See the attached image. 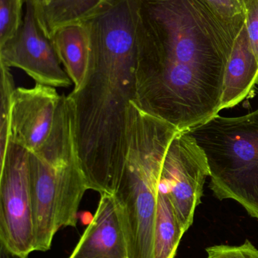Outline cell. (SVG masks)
Listing matches in <instances>:
<instances>
[{"label": "cell", "instance_id": "cell-1", "mask_svg": "<svg viewBox=\"0 0 258 258\" xmlns=\"http://www.w3.org/2000/svg\"><path fill=\"white\" fill-rule=\"evenodd\" d=\"M86 23L89 71L81 88L69 94L75 104L77 146L89 189L114 194L136 97L139 10L132 0H111Z\"/></svg>", "mask_w": 258, "mask_h": 258}, {"label": "cell", "instance_id": "cell-2", "mask_svg": "<svg viewBox=\"0 0 258 258\" xmlns=\"http://www.w3.org/2000/svg\"><path fill=\"white\" fill-rule=\"evenodd\" d=\"M138 3L136 104L173 123L218 114L232 47L201 40L177 0Z\"/></svg>", "mask_w": 258, "mask_h": 258}, {"label": "cell", "instance_id": "cell-3", "mask_svg": "<svg viewBox=\"0 0 258 258\" xmlns=\"http://www.w3.org/2000/svg\"><path fill=\"white\" fill-rule=\"evenodd\" d=\"M76 123L74 100L62 95L49 137L29 153L35 251H48L60 229L77 227L80 203L89 189L79 155Z\"/></svg>", "mask_w": 258, "mask_h": 258}, {"label": "cell", "instance_id": "cell-4", "mask_svg": "<svg viewBox=\"0 0 258 258\" xmlns=\"http://www.w3.org/2000/svg\"><path fill=\"white\" fill-rule=\"evenodd\" d=\"M205 153L210 188L258 220V109L236 117L216 115L188 130Z\"/></svg>", "mask_w": 258, "mask_h": 258}, {"label": "cell", "instance_id": "cell-5", "mask_svg": "<svg viewBox=\"0 0 258 258\" xmlns=\"http://www.w3.org/2000/svg\"><path fill=\"white\" fill-rule=\"evenodd\" d=\"M29 152L9 141L0 163V245L22 258L34 249Z\"/></svg>", "mask_w": 258, "mask_h": 258}, {"label": "cell", "instance_id": "cell-6", "mask_svg": "<svg viewBox=\"0 0 258 258\" xmlns=\"http://www.w3.org/2000/svg\"><path fill=\"white\" fill-rule=\"evenodd\" d=\"M210 174L202 149L189 131H180L165 154L159 188L169 197L185 232L193 224L195 210L201 203L204 183Z\"/></svg>", "mask_w": 258, "mask_h": 258}, {"label": "cell", "instance_id": "cell-7", "mask_svg": "<svg viewBox=\"0 0 258 258\" xmlns=\"http://www.w3.org/2000/svg\"><path fill=\"white\" fill-rule=\"evenodd\" d=\"M0 63L24 71L44 86L68 88L73 85L51 39L39 27L31 0H25L22 25L16 36L0 47Z\"/></svg>", "mask_w": 258, "mask_h": 258}, {"label": "cell", "instance_id": "cell-8", "mask_svg": "<svg viewBox=\"0 0 258 258\" xmlns=\"http://www.w3.org/2000/svg\"><path fill=\"white\" fill-rule=\"evenodd\" d=\"M62 98L56 88L39 83L16 88L11 102L9 141L29 153L38 150L53 131Z\"/></svg>", "mask_w": 258, "mask_h": 258}, {"label": "cell", "instance_id": "cell-9", "mask_svg": "<svg viewBox=\"0 0 258 258\" xmlns=\"http://www.w3.org/2000/svg\"><path fill=\"white\" fill-rule=\"evenodd\" d=\"M68 258H130L113 194H100L95 215Z\"/></svg>", "mask_w": 258, "mask_h": 258}, {"label": "cell", "instance_id": "cell-10", "mask_svg": "<svg viewBox=\"0 0 258 258\" xmlns=\"http://www.w3.org/2000/svg\"><path fill=\"white\" fill-rule=\"evenodd\" d=\"M257 81L258 63L244 24L235 35L226 66L221 111L243 101Z\"/></svg>", "mask_w": 258, "mask_h": 258}, {"label": "cell", "instance_id": "cell-11", "mask_svg": "<svg viewBox=\"0 0 258 258\" xmlns=\"http://www.w3.org/2000/svg\"><path fill=\"white\" fill-rule=\"evenodd\" d=\"M51 43L64 69L74 85L81 88L89 71L91 42L86 22L61 27L51 37Z\"/></svg>", "mask_w": 258, "mask_h": 258}, {"label": "cell", "instance_id": "cell-12", "mask_svg": "<svg viewBox=\"0 0 258 258\" xmlns=\"http://www.w3.org/2000/svg\"><path fill=\"white\" fill-rule=\"evenodd\" d=\"M39 27L51 39L56 30L90 19L107 0H31Z\"/></svg>", "mask_w": 258, "mask_h": 258}, {"label": "cell", "instance_id": "cell-13", "mask_svg": "<svg viewBox=\"0 0 258 258\" xmlns=\"http://www.w3.org/2000/svg\"><path fill=\"white\" fill-rule=\"evenodd\" d=\"M186 232L179 223L169 197L159 188L152 258H174Z\"/></svg>", "mask_w": 258, "mask_h": 258}, {"label": "cell", "instance_id": "cell-14", "mask_svg": "<svg viewBox=\"0 0 258 258\" xmlns=\"http://www.w3.org/2000/svg\"><path fill=\"white\" fill-rule=\"evenodd\" d=\"M1 68V116H0V163L7 151L10 137V111L12 96L16 89L10 68L0 63Z\"/></svg>", "mask_w": 258, "mask_h": 258}, {"label": "cell", "instance_id": "cell-15", "mask_svg": "<svg viewBox=\"0 0 258 258\" xmlns=\"http://www.w3.org/2000/svg\"><path fill=\"white\" fill-rule=\"evenodd\" d=\"M25 0H0V47L13 39L22 25Z\"/></svg>", "mask_w": 258, "mask_h": 258}, {"label": "cell", "instance_id": "cell-16", "mask_svg": "<svg viewBox=\"0 0 258 258\" xmlns=\"http://www.w3.org/2000/svg\"><path fill=\"white\" fill-rule=\"evenodd\" d=\"M206 253V258H258L257 248L248 239L238 246L217 245L209 247Z\"/></svg>", "mask_w": 258, "mask_h": 258}, {"label": "cell", "instance_id": "cell-17", "mask_svg": "<svg viewBox=\"0 0 258 258\" xmlns=\"http://www.w3.org/2000/svg\"><path fill=\"white\" fill-rule=\"evenodd\" d=\"M243 3L247 34L258 63V0H243Z\"/></svg>", "mask_w": 258, "mask_h": 258}, {"label": "cell", "instance_id": "cell-18", "mask_svg": "<svg viewBox=\"0 0 258 258\" xmlns=\"http://www.w3.org/2000/svg\"><path fill=\"white\" fill-rule=\"evenodd\" d=\"M214 10L225 18H233L244 11L242 0H205Z\"/></svg>", "mask_w": 258, "mask_h": 258}, {"label": "cell", "instance_id": "cell-19", "mask_svg": "<svg viewBox=\"0 0 258 258\" xmlns=\"http://www.w3.org/2000/svg\"><path fill=\"white\" fill-rule=\"evenodd\" d=\"M0 258H22L8 251L3 245H0Z\"/></svg>", "mask_w": 258, "mask_h": 258}, {"label": "cell", "instance_id": "cell-20", "mask_svg": "<svg viewBox=\"0 0 258 258\" xmlns=\"http://www.w3.org/2000/svg\"><path fill=\"white\" fill-rule=\"evenodd\" d=\"M242 1H243V0H242Z\"/></svg>", "mask_w": 258, "mask_h": 258}]
</instances>
